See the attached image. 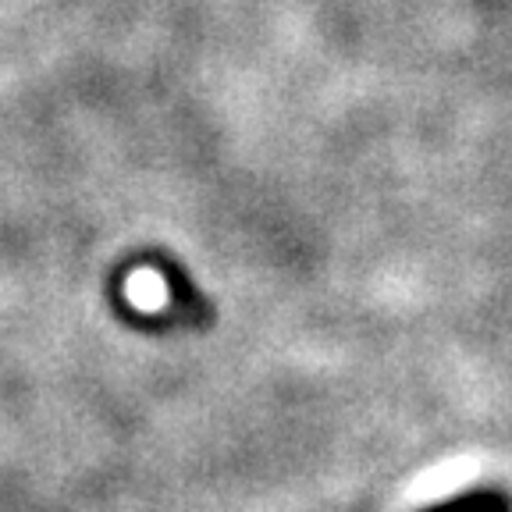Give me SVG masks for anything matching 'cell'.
I'll return each mask as SVG.
<instances>
[{"label":"cell","instance_id":"6da1fadb","mask_svg":"<svg viewBox=\"0 0 512 512\" xmlns=\"http://www.w3.org/2000/svg\"><path fill=\"white\" fill-rule=\"evenodd\" d=\"M146 264L157 267V271L164 274V281H168L171 328H175V324H189V328H200V324H207V320H210V303L200 296V288L192 285L189 274H185L175 260H168V256H160V253H150V256H146Z\"/></svg>","mask_w":512,"mask_h":512},{"label":"cell","instance_id":"7a4b0ae2","mask_svg":"<svg viewBox=\"0 0 512 512\" xmlns=\"http://www.w3.org/2000/svg\"><path fill=\"white\" fill-rule=\"evenodd\" d=\"M424 512H512V498L498 488H477L466 491V495L448 498V502H438Z\"/></svg>","mask_w":512,"mask_h":512}]
</instances>
